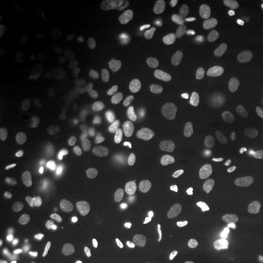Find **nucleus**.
<instances>
[{
  "label": "nucleus",
  "mask_w": 263,
  "mask_h": 263,
  "mask_svg": "<svg viewBox=\"0 0 263 263\" xmlns=\"http://www.w3.org/2000/svg\"><path fill=\"white\" fill-rule=\"evenodd\" d=\"M246 103L263 117V73H257V70H254V73L249 76V82H246Z\"/></svg>",
  "instance_id": "20e7f679"
},
{
  "label": "nucleus",
  "mask_w": 263,
  "mask_h": 263,
  "mask_svg": "<svg viewBox=\"0 0 263 263\" xmlns=\"http://www.w3.org/2000/svg\"><path fill=\"white\" fill-rule=\"evenodd\" d=\"M41 167L38 161L21 146H3L0 149V219L9 222L18 214L29 193L35 190Z\"/></svg>",
  "instance_id": "f257e3e1"
},
{
  "label": "nucleus",
  "mask_w": 263,
  "mask_h": 263,
  "mask_svg": "<svg viewBox=\"0 0 263 263\" xmlns=\"http://www.w3.org/2000/svg\"><path fill=\"white\" fill-rule=\"evenodd\" d=\"M208 228L216 234H237V231H254L263 226V211L246 199H228L208 214Z\"/></svg>",
  "instance_id": "f03ea898"
},
{
  "label": "nucleus",
  "mask_w": 263,
  "mask_h": 263,
  "mask_svg": "<svg viewBox=\"0 0 263 263\" xmlns=\"http://www.w3.org/2000/svg\"><path fill=\"white\" fill-rule=\"evenodd\" d=\"M164 234H167V216L161 211H149L129 228L123 252L129 254L132 260H146L158 252V246L164 243Z\"/></svg>",
  "instance_id": "7ed1b4c3"
}]
</instances>
